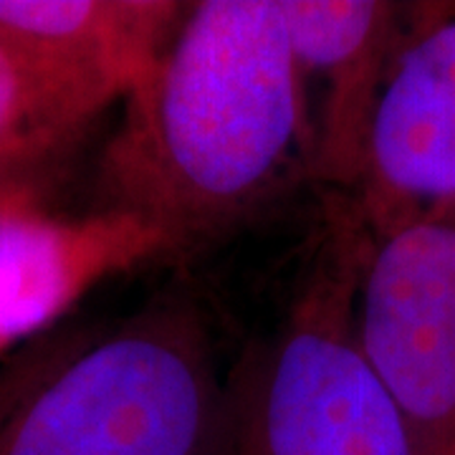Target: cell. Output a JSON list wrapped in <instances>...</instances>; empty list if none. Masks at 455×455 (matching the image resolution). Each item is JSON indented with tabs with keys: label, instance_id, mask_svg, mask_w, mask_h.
<instances>
[{
	"label": "cell",
	"instance_id": "9c48e42d",
	"mask_svg": "<svg viewBox=\"0 0 455 455\" xmlns=\"http://www.w3.org/2000/svg\"><path fill=\"white\" fill-rule=\"evenodd\" d=\"M56 152V147L23 140L11 147H0V212L23 205H38V185L36 172L44 170L46 157Z\"/></svg>",
	"mask_w": 455,
	"mask_h": 455
},
{
	"label": "cell",
	"instance_id": "277c9868",
	"mask_svg": "<svg viewBox=\"0 0 455 455\" xmlns=\"http://www.w3.org/2000/svg\"><path fill=\"white\" fill-rule=\"evenodd\" d=\"M357 341L415 455H455V215L372 238Z\"/></svg>",
	"mask_w": 455,
	"mask_h": 455
},
{
	"label": "cell",
	"instance_id": "8992f818",
	"mask_svg": "<svg viewBox=\"0 0 455 455\" xmlns=\"http://www.w3.org/2000/svg\"><path fill=\"white\" fill-rule=\"evenodd\" d=\"M355 208L382 238L455 215V11L430 5L374 109Z\"/></svg>",
	"mask_w": 455,
	"mask_h": 455
},
{
	"label": "cell",
	"instance_id": "30bf717a",
	"mask_svg": "<svg viewBox=\"0 0 455 455\" xmlns=\"http://www.w3.org/2000/svg\"><path fill=\"white\" fill-rule=\"evenodd\" d=\"M23 140H41L33 134L31 94L13 53L0 41V147H11Z\"/></svg>",
	"mask_w": 455,
	"mask_h": 455
},
{
	"label": "cell",
	"instance_id": "5b68a950",
	"mask_svg": "<svg viewBox=\"0 0 455 455\" xmlns=\"http://www.w3.org/2000/svg\"><path fill=\"white\" fill-rule=\"evenodd\" d=\"M190 3L0 0V41L31 94L33 134L64 145L160 61Z\"/></svg>",
	"mask_w": 455,
	"mask_h": 455
},
{
	"label": "cell",
	"instance_id": "ba28073f",
	"mask_svg": "<svg viewBox=\"0 0 455 455\" xmlns=\"http://www.w3.org/2000/svg\"><path fill=\"white\" fill-rule=\"evenodd\" d=\"M164 253L157 235L122 215L61 220L41 205L0 212V352L46 334L99 278Z\"/></svg>",
	"mask_w": 455,
	"mask_h": 455
},
{
	"label": "cell",
	"instance_id": "7a4b0ae2",
	"mask_svg": "<svg viewBox=\"0 0 455 455\" xmlns=\"http://www.w3.org/2000/svg\"><path fill=\"white\" fill-rule=\"evenodd\" d=\"M223 377L200 293L175 281L112 331H46L0 379V455H203Z\"/></svg>",
	"mask_w": 455,
	"mask_h": 455
},
{
	"label": "cell",
	"instance_id": "3957f363",
	"mask_svg": "<svg viewBox=\"0 0 455 455\" xmlns=\"http://www.w3.org/2000/svg\"><path fill=\"white\" fill-rule=\"evenodd\" d=\"M372 233L352 205L314 256L283 322L223 377L203 455H415L357 341Z\"/></svg>",
	"mask_w": 455,
	"mask_h": 455
},
{
	"label": "cell",
	"instance_id": "52a82bcc",
	"mask_svg": "<svg viewBox=\"0 0 455 455\" xmlns=\"http://www.w3.org/2000/svg\"><path fill=\"white\" fill-rule=\"evenodd\" d=\"M281 5L299 79L322 82L309 132L311 172L341 193H357L382 86L430 5L387 0H281Z\"/></svg>",
	"mask_w": 455,
	"mask_h": 455
},
{
	"label": "cell",
	"instance_id": "6da1fadb",
	"mask_svg": "<svg viewBox=\"0 0 455 455\" xmlns=\"http://www.w3.org/2000/svg\"><path fill=\"white\" fill-rule=\"evenodd\" d=\"M309 119L281 0H203L124 97L99 160V211L180 256L220 241L281 188Z\"/></svg>",
	"mask_w": 455,
	"mask_h": 455
}]
</instances>
